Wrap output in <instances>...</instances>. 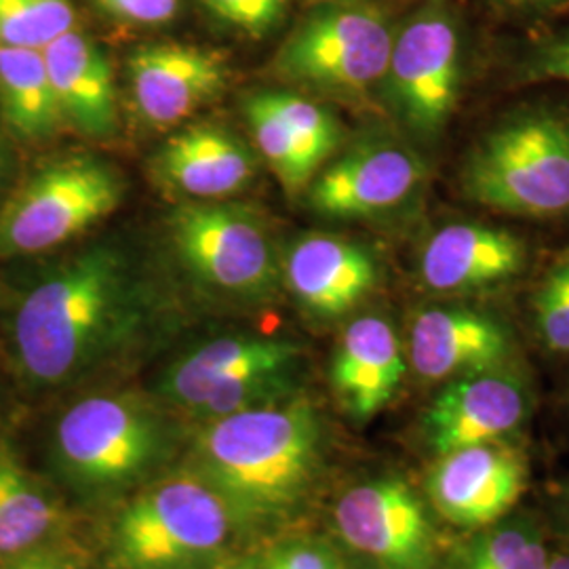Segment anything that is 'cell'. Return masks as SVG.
<instances>
[{
  "label": "cell",
  "mask_w": 569,
  "mask_h": 569,
  "mask_svg": "<svg viewBox=\"0 0 569 569\" xmlns=\"http://www.w3.org/2000/svg\"><path fill=\"white\" fill-rule=\"evenodd\" d=\"M152 317V287L127 247H84L44 272L13 308L16 373L37 392L74 387L138 345Z\"/></svg>",
  "instance_id": "obj_1"
},
{
  "label": "cell",
  "mask_w": 569,
  "mask_h": 569,
  "mask_svg": "<svg viewBox=\"0 0 569 569\" xmlns=\"http://www.w3.org/2000/svg\"><path fill=\"white\" fill-rule=\"evenodd\" d=\"M323 453V427L298 392L201 422L188 468L213 489L243 533L284 521L310 493Z\"/></svg>",
  "instance_id": "obj_2"
},
{
  "label": "cell",
  "mask_w": 569,
  "mask_h": 569,
  "mask_svg": "<svg viewBox=\"0 0 569 569\" xmlns=\"http://www.w3.org/2000/svg\"><path fill=\"white\" fill-rule=\"evenodd\" d=\"M178 435L161 407L136 392H91L53 422L47 460L82 505H108L163 475Z\"/></svg>",
  "instance_id": "obj_3"
},
{
  "label": "cell",
  "mask_w": 569,
  "mask_h": 569,
  "mask_svg": "<svg viewBox=\"0 0 569 569\" xmlns=\"http://www.w3.org/2000/svg\"><path fill=\"white\" fill-rule=\"evenodd\" d=\"M244 536L224 500L186 467L131 493L108 533V569H216Z\"/></svg>",
  "instance_id": "obj_4"
},
{
  "label": "cell",
  "mask_w": 569,
  "mask_h": 569,
  "mask_svg": "<svg viewBox=\"0 0 569 569\" xmlns=\"http://www.w3.org/2000/svg\"><path fill=\"white\" fill-rule=\"evenodd\" d=\"M460 190L468 201L515 218H568V114L531 106L491 124L468 150Z\"/></svg>",
  "instance_id": "obj_5"
},
{
  "label": "cell",
  "mask_w": 569,
  "mask_h": 569,
  "mask_svg": "<svg viewBox=\"0 0 569 569\" xmlns=\"http://www.w3.org/2000/svg\"><path fill=\"white\" fill-rule=\"evenodd\" d=\"M169 243L192 283L232 302H264L283 283V258L264 218L241 203L188 201L169 216Z\"/></svg>",
  "instance_id": "obj_6"
},
{
  "label": "cell",
  "mask_w": 569,
  "mask_h": 569,
  "mask_svg": "<svg viewBox=\"0 0 569 569\" xmlns=\"http://www.w3.org/2000/svg\"><path fill=\"white\" fill-rule=\"evenodd\" d=\"M121 171L96 154L41 164L0 203V256L21 258L66 244L108 218L122 201Z\"/></svg>",
  "instance_id": "obj_7"
},
{
  "label": "cell",
  "mask_w": 569,
  "mask_h": 569,
  "mask_svg": "<svg viewBox=\"0 0 569 569\" xmlns=\"http://www.w3.org/2000/svg\"><path fill=\"white\" fill-rule=\"evenodd\" d=\"M392 39L385 11L361 2H323L287 34L274 70L308 91L361 100L380 89Z\"/></svg>",
  "instance_id": "obj_8"
},
{
  "label": "cell",
  "mask_w": 569,
  "mask_h": 569,
  "mask_svg": "<svg viewBox=\"0 0 569 569\" xmlns=\"http://www.w3.org/2000/svg\"><path fill=\"white\" fill-rule=\"evenodd\" d=\"M380 91L416 142L443 136L462 91V34L448 0H422L395 30Z\"/></svg>",
  "instance_id": "obj_9"
},
{
  "label": "cell",
  "mask_w": 569,
  "mask_h": 569,
  "mask_svg": "<svg viewBox=\"0 0 569 569\" xmlns=\"http://www.w3.org/2000/svg\"><path fill=\"white\" fill-rule=\"evenodd\" d=\"M333 521L348 549L376 569L441 568L427 507L401 477H376L346 489Z\"/></svg>",
  "instance_id": "obj_10"
},
{
  "label": "cell",
  "mask_w": 569,
  "mask_h": 569,
  "mask_svg": "<svg viewBox=\"0 0 569 569\" xmlns=\"http://www.w3.org/2000/svg\"><path fill=\"white\" fill-rule=\"evenodd\" d=\"M427 164L406 143L371 138L323 167L306 199L329 220H378L411 203L427 183Z\"/></svg>",
  "instance_id": "obj_11"
},
{
  "label": "cell",
  "mask_w": 569,
  "mask_h": 569,
  "mask_svg": "<svg viewBox=\"0 0 569 569\" xmlns=\"http://www.w3.org/2000/svg\"><path fill=\"white\" fill-rule=\"evenodd\" d=\"M526 483L523 458L498 441L437 456L425 489L432 509L451 526L481 529L509 515Z\"/></svg>",
  "instance_id": "obj_12"
},
{
  "label": "cell",
  "mask_w": 569,
  "mask_h": 569,
  "mask_svg": "<svg viewBox=\"0 0 569 569\" xmlns=\"http://www.w3.org/2000/svg\"><path fill=\"white\" fill-rule=\"evenodd\" d=\"M529 392L509 371L496 369L451 380L422 418L428 448L437 456L453 449L507 441L528 422Z\"/></svg>",
  "instance_id": "obj_13"
},
{
  "label": "cell",
  "mask_w": 569,
  "mask_h": 569,
  "mask_svg": "<svg viewBox=\"0 0 569 569\" xmlns=\"http://www.w3.org/2000/svg\"><path fill=\"white\" fill-rule=\"evenodd\" d=\"M510 355L507 326L468 306H427L409 321L407 363L427 382L496 371L509 363Z\"/></svg>",
  "instance_id": "obj_14"
},
{
  "label": "cell",
  "mask_w": 569,
  "mask_h": 569,
  "mask_svg": "<svg viewBox=\"0 0 569 569\" xmlns=\"http://www.w3.org/2000/svg\"><path fill=\"white\" fill-rule=\"evenodd\" d=\"M131 98L152 127H171L222 96L224 60L201 47L180 42L143 44L129 56Z\"/></svg>",
  "instance_id": "obj_15"
},
{
  "label": "cell",
  "mask_w": 569,
  "mask_h": 569,
  "mask_svg": "<svg viewBox=\"0 0 569 569\" xmlns=\"http://www.w3.org/2000/svg\"><path fill=\"white\" fill-rule=\"evenodd\" d=\"M380 270L366 244L338 234H306L287 249L283 283L306 312L336 319L361 305Z\"/></svg>",
  "instance_id": "obj_16"
},
{
  "label": "cell",
  "mask_w": 569,
  "mask_h": 569,
  "mask_svg": "<svg viewBox=\"0 0 569 569\" xmlns=\"http://www.w3.org/2000/svg\"><path fill=\"white\" fill-rule=\"evenodd\" d=\"M256 154L220 122H194L173 133L154 157V176L190 201H226L256 178Z\"/></svg>",
  "instance_id": "obj_17"
},
{
  "label": "cell",
  "mask_w": 569,
  "mask_h": 569,
  "mask_svg": "<svg viewBox=\"0 0 569 569\" xmlns=\"http://www.w3.org/2000/svg\"><path fill=\"white\" fill-rule=\"evenodd\" d=\"M528 264V247L509 230L451 222L428 237L420 279L437 293H472L509 283Z\"/></svg>",
  "instance_id": "obj_18"
},
{
  "label": "cell",
  "mask_w": 569,
  "mask_h": 569,
  "mask_svg": "<svg viewBox=\"0 0 569 569\" xmlns=\"http://www.w3.org/2000/svg\"><path fill=\"white\" fill-rule=\"evenodd\" d=\"M300 346L283 338L266 336H222L192 346L171 361L159 380V397L164 403L192 413L216 390L241 378L298 369Z\"/></svg>",
  "instance_id": "obj_19"
},
{
  "label": "cell",
  "mask_w": 569,
  "mask_h": 569,
  "mask_svg": "<svg viewBox=\"0 0 569 569\" xmlns=\"http://www.w3.org/2000/svg\"><path fill=\"white\" fill-rule=\"evenodd\" d=\"M406 371L407 357L395 327L367 315L342 331L329 378L346 413L366 422L395 399Z\"/></svg>",
  "instance_id": "obj_20"
},
{
  "label": "cell",
  "mask_w": 569,
  "mask_h": 569,
  "mask_svg": "<svg viewBox=\"0 0 569 569\" xmlns=\"http://www.w3.org/2000/svg\"><path fill=\"white\" fill-rule=\"evenodd\" d=\"M61 119L91 140L119 133V102L102 47L72 28L42 49Z\"/></svg>",
  "instance_id": "obj_21"
},
{
  "label": "cell",
  "mask_w": 569,
  "mask_h": 569,
  "mask_svg": "<svg viewBox=\"0 0 569 569\" xmlns=\"http://www.w3.org/2000/svg\"><path fill=\"white\" fill-rule=\"evenodd\" d=\"M70 529L63 498L20 458L0 446V563L28 552L60 549Z\"/></svg>",
  "instance_id": "obj_22"
},
{
  "label": "cell",
  "mask_w": 569,
  "mask_h": 569,
  "mask_svg": "<svg viewBox=\"0 0 569 569\" xmlns=\"http://www.w3.org/2000/svg\"><path fill=\"white\" fill-rule=\"evenodd\" d=\"M0 119L23 142H42L60 129L61 112L42 49L0 47Z\"/></svg>",
  "instance_id": "obj_23"
},
{
  "label": "cell",
  "mask_w": 569,
  "mask_h": 569,
  "mask_svg": "<svg viewBox=\"0 0 569 569\" xmlns=\"http://www.w3.org/2000/svg\"><path fill=\"white\" fill-rule=\"evenodd\" d=\"M550 552L528 517L500 519L458 545L439 569H549Z\"/></svg>",
  "instance_id": "obj_24"
},
{
  "label": "cell",
  "mask_w": 569,
  "mask_h": 569,
  "mask_svg": "<svg viewBox=\"0 0 569 569\" xmlns=\"http://www.w3.org/2000/svg\"><path fill=\"white\" fill-rule=\"evenodd\" d=\"M266 98L291 136L308 169L317 176L342 142V124L326 106L287 91H266Z\"/></svg>",
  "instance_id": "obj_25"
},
{
  "label": "cell",
  "mask_w": 569,
  "mask_h": 569,
  "mask_svg": "<svg viewBox=\"0 0 569 569\" xmlns=\"http://www.w3.org/2000/svg\"><path fill=\"white\" fill-rule=\"evenodd\" d=\"M243 112L253 143L262 154L266 164L277 176V180L283 183L289 194L306 192V188L315 180V173L308 169L291 136L287 133L283 122L272 110V106L266 98V91L249 96L244 102Z\"/></svg>",
  "instance_id": "obj_26"
},
{
  "label": "cell",
  "mask_w": 569,
  "mask_h": 569,
  "mask_svg": "<svg viewBox=\"0 0 569 569\" xmlns=\"http://www.w3.org/2000/svg\"><path fill=\"white\" fill-rule=\"evenodd\" d=\"M74 23L70 0H0V47L44 49Z\"/></svg>",
  "instance_id": "obj_27"
},
{
  "label": "cell",
  "mask_w": 569,
  "mask_h": 569,
  "mask_svg": "<svg viewBox=\"0 0 569 569\" xmlns=\"http://www.w3.org/2000/svg\"><path fill=\"white\" fill-rule=\"evenodd\" d=\"M296 395V369L262 371L216 390L190 416L199 422L268 406Z\"/></svg>",
  "instance_id": "obj_28"
},
{
  "label": "cell",
  "mask_w": 569,
  "mask_h": 569,
  "mask_svg": "<svg viewBox=\"0 0 569 569\" xmlns=\"http://www.w3.org/2000/svg\"><path fill=\"white\" fill-rule=\"evenodd\" d=\"M531 310L545 346L552 352H569V253L547 270L533 291Z\"/></svg>",
  "instance_id": "obj_29"
},
{
  "label": "cell",
  "mask_w": 569,
  "mask_h": 569,
  "mask_svg": "<svg viewBox=\"0 0 569 569\" xmlns=\"http://www.w3.org/2000/svg\"><path fill=\"white\" fill-rule=\"evenodd\" d=\"M204 7L228 26L260 39L270 34L289 11L291 0H201Z\"/></svg>",
  "instance_id": "obj_30"
},
{
  "label": "cell",
  "mask_w": 569,
  "mask_h": 569,
  "mask_svg": "<svg viewBox=\"0 0 569 569\" xmlns=\"http://www.w3.org/2000/svg\"><path fill=\"white\" fill-rule=\"evenodd\" d=\"M340 555L321 540H291L270 550L260 569H336Z\"/></svg>",
  "instance_id": "obj_31"
},
{
  "label": "cell",
  "mask_w": 569,
  "mask_h": 569,
  "mask_svg": "<svg viewBox=\"0 0 569 569\" xmlns=\"http://www.w3.org/2000/svg\"><path fill=\"white\" fill-rule=\"evenodd\" d=\"M103 11L117 20L136 26H163L176 20L182 0H96Z\"/></svg>",
  "instance_id": "obj_32"
},
{
  "label": "cell",
  "mask_w": 569,
  "mask_h": 569,
  "mask_svg": "<svg viewBox=\"0 0 569 569\" xmlns=\"http://www.w3.org/2000/svg\"><path fill=\"white\" fill-rule=\"evenodd\" d=\"M529 81L569 82V37L540 47L526 66Z\"/></svg>",
  "instance_id": "obj_33"
},
{
  "label": "cell",
  "mask_w": 569,
  "mask_h": 569,
  "mask_svg": "<svg viewBox=\"0 0 569 569\" xmlns=\"http://www.w3.org/2000/svg\"><path fill=\"white\" fill-rule=\"evenodd\" d=\"M0 569H81L60 549L37 550L2 561Z\"/></svg>",
  "instance_id": "obj_34"
},
{
  "label": "cell",
  "mask_w": 569,
  "mask_h": 569,
  "mask_svg": "<svg viewBox=\"0 0 569 569\" xmlns=\"http://www.w3.org/2000/svg\"><path fill=\"white\" fill-rule=\"evenodd\" d=\"M13 173H16L13 150L7 140V127L0 119V203L7 199V194L13 188Z\"/></svg>",
  "instance_id": "obj_35"
},
{
  "label": "cell",
  "mask_w": 569,
  "mask_h": 569,
  "mask_svg": "<svg viewBox=\"0 0 569 569\" xmlns=\"http://www.w3.org/2000/svg\"><path fill=\"white\" fill-rule=\"evenodd\" d=\"M498 2H505L510 7H517V9H549L559 4L561 0H498Z\"/></svg>",
  "instance_id": "obj_36"
},
{
  "label": "cell",
  "mask_w": 569,
  "mask_h": 569,
  "mask_svg": "<svg viewBox=\"0 0 569 569\" xmlns=\"http://www.w3.org/2000/svg\"><path fill=\"white\" fill-rule=\"evenodd\" d=\"M549 569H569V552H550Z\"/></svg>",
  "instance_id": "obj_37"
},
{
  "label": "cell",
  "mask_w": 569,
  "mask_h": 569,
  "mask_svg": "<svg viewBox=\"0 0 569 569\" xmlns=\"http://www.w3.org/2000/svg\"><path fill=\"white\" fill-rule=\"evenodd\" d=\"M226 569H260V566L253 563V561H243V563H237V566H230Z\"/></svg>",
  "instance_id": "obj_38"
},
{
  "label": "cell",
  "mask_w": 569,
  "mask_h": 569,
  "mask_svg": "<svg viewBox=\"0 0 569 569\" xmlns=\"http://www.w3.org/2000/svg\"><path fill=\"white\" fill-rule=\"evenodd\" d=\"M336 569H363L359 568V566H352V563H346L345 559H340V563L336 566Z\"/></svg>",
  "instance_id": "obj_39"
},
{
  "label": "cell",
  "mask_w": 569,
  "mask_h": 569,
  "mask_svg": "<svg viewBox=\"0 0 569 569\" xmlns=\"http://www.w3.org/2000/svg\"><path fill=\"white\" fill-rule=\"evenodd\" d=\"M327 2H361V0H327Z\"/></svg>",
  "instance_id": "obj_40"
},
{
  "label": "cell",
  "mask_w": 569,
  "mask_h": 569,
  "mask_svg": "<svg viewBox=\"0 0 569 569\" xmlns=\"http://www.w3.org/2000/svg\"><path fill=\"white\" fill-rule=\"evenodd\" d=\"M566 507H568V515H569V489H568V496H566Z\"/></svg>",
  "instance_id": "obj_41"
}]
</instances>
